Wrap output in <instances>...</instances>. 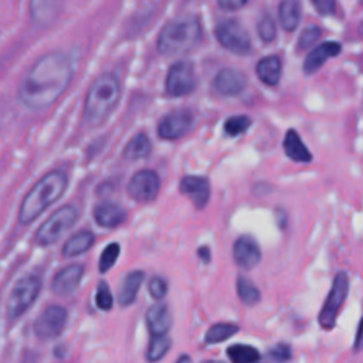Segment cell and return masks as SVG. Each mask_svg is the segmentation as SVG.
I'll list each match as a JSON object with an SVG mask.
<instances>
[{
  "instance_id": "1",
  "label": "cell",
  "mask_w": 363,
  "mask_h": 363,
  "mask_svg": "<svg viewBox=\"0 0 363 363\" xmlns=\"http://www.w3.org/2000/svg\"><path fill=\"white\" fill-rule=\"evenodd\" d=\"M72 62L65 52L52 51L40 57L21 78L17 99L30 111H43L52 105L68 88Z\"/></svg>"
},
{
  "instance_id": "2",
  "label": "cell",
  "mask_w": 363,
  "mask_h": 363,
  "mask_svg": "<svg viewBox=\"0 0 363 363\" xmlns=\"http://www.w3.org/2000/svg\"><path fill=\"white\" fill-rule=\"evenodd\" d=\"M68 186L67 174L62 170H51L43 176L24 196L18 208V223L27 225L55 203Z\"/></svg>"
},
{
  "instance_id": "3",
  "label": "cell",
  "mask_w": 363,
  "mask_h": 363,
  "mask_svg": "<svg viewBox=\"0 0 363 363\" xmlns=\"http://www.w3.org/2000/svg\"><path fill=\"white\" fill-rule=\"evenodd\" d=\"M119 96L118 78L111 72L99 75L88 89L84 104V122L92 128L102 125L116 108Z\"/></svg>"
},
{
  "instance_id": "4",
  "label": "cell",
  "mask_w": 363,
  "mask_h": 363,
  "mask_svg": "<svg viewBox=\"0 0 363 363\" xmlns=\"http://www.w3.org/2000/svg\"><path fill=\"white\" fill-rule=\"evenodd\" d=\"M201 40V27L196 17H179L169 21L157 37V51L176 55L193 50Z\"/></svg>"
},
{
  "instance_id": "5",
  "label": "cell",
  "mask_w": 363,
  "mask_h": 363,
  "mask_svg": "<svg viewBox=\"0 0 363 363\" xmlns=\"http://www.w3.org/2000/svg\"><path fill=\"white\" fill-rule=\"evenodd\" d=\"M77 207L72 204H65L57 208L35 231V241L41 247H48L55 244L77 221Z\"/></svg>"
},
{
  "instance_id": "6",
  "label": "cell",
  "mask_w": 363,
  "mask_h": 363,
  "mask_svg": "<svg viewBox=\"0 0 363 363\" xmlns=\"http://www.w3.org/2000/svg\"><path fill=\"white\" fill-rule=\"evenodd\" d=\"M41 291V278L38 275H27L17 281L10 292L6 305V315L9 319H16L23 315L38 298Z\"/></svg>"
},
{
  "instance_id": "7",
  "label": "cell",
  "mask_w": 363,
  "mask_h": 363,
  "mask_svg": "<svg viewBox=\"0 0 363 363\" xmlns=\"http://www.w3.org/2000/svg\"><path fill=\"white\" fill-rule=\"evenodd\" d=\"M347 292H349V277L346 272L340 271L333 278L332 288L318 315V322L322 329L330 330L335 326L336 318L343 306V302L346 301Z\"/></svg>"
},
{
  "instance_id": "8",
  "label": "cell",
  "mask_w": 363,
  "mask_h": 363,
  "mask_svg": "<svg viewBox=\"0 0 363 363\" xmlns=\"http://www.w3.org/2000/svg\"><path fill=\"white\" fill-rule=\"evenodd\" d=\"M164 88L166 94L172 98L191 94L196 88L194 67L189 61H176L167 71Z\"/></svg>"
},
{
  "instance_id": "9",
  "label": "cell",
  "mask_w": 363,
  "mask_h": 363,
  "mask_svg": "<svg viewBox=\"0 0 363 363\" xmlns=\"http://www.w3.org/2000/svg\"><path fill=\"white\" fill-rule=\"evenodd\" d=\"M218 43L234 54H247L251 50V40L244 27L235 20H224L216 27Z\"/></svg>"
},
{
  "instance_id": "10",
  "label": "cell",
  "mask_w": 363,
  "mask_h": 363,
  "mask_svg": "<svg viewBox=\"0 0 363 363\" xmlns=\"http://www.w3.org/2000/svg\"><path fill=\"white\" fill-rule=\"evenodd\" d=\"M67 311L60 305H51L44 309L35 319L34 335L41 340H51L60 336L67 325Z\"/></svg>"
},
{
  "instance_id": "11",
  "label": "cell",
  "mask_w": 363,
  "mask_h": 363,
  "mask_svg": "<svg viewBox=\"0 0 363 363\" xmlns=\"http://www.w3.org/2000/svg\"><path fill=\"white\" fill-rule=\"evenodd\" d=\"M160 189V179L156 172L143 169L135 173L128 183L130 199L139 203H147L156 199Z\"/></svg>"
},
{
  "instance_id": "12",
  "label": "cell",
  "mask_w": 363,
  "mask_h": 363,
  "mask_svg": "<svg viewBox=\"0 0 363 363\" xmlns=\"http://www.w3.org/2000/svg\"><path fill=\"white\" fill-rule=\"evenodd\" d=\"M194 123V116L189 109H179L164 115L157 123V135L164 140H174L186 135Z\"/></svg>"
},
{
  "instance_id": "13",
  "label": "cell",
  "mask_w": 363,
  "mask_h": 363,
  "mask_svg": "<svg viewBox=\"0 0 363 363\" xmlns=\"http://www.w3.org/2000/svg\"><path fill=\"white\" fill-rule=\"evenodd\" d=\"M179 189L182 194L187 196L196 208H204L210 199V183L207 177L189 174L180 179Z\"/></svg>"
},
{
  "instance_id": "14",
  "label": "cell",
  "mask_w": 363,
  "mask_h": 363,
  "mask_svg": "<svg viewBox=\"0 0 363 363\" xmlns=\"http://www.w3.org/2000/svg\"><path fill=\"white\" fill-rule=\"evenodd\" d=\"M82 275L84 267L81 264H69L54 275L51 281V291L58 296H68L78 288Z\"/></svg>"
},
{
  "instance_id": "15",
  "label": "cell",
  "mask_w": 363,
  "mask_h": 363,
  "mask_svg": "<svg viewBox=\"0 0 363 363\" xmlns=\"http://www.w3.org/2000/svg\"><path fill=\"white\" fill-rule=\"evenodd\" d=\"M233 258L242 269L254 268L261 259V250L258 242L250 235H241L233 245Z\"/></svg>"
},
{
  "instance_id": "16",
  "label": "cell",
  "mask_w": 363,
  "mask_h": 363,
  "mask_svg": "<svg viewBox=\"0 0 363 363\" xmlns=\"http://www.w3.org/2000/svg\"><path fill=\"white\" fill-rule=\"evenodd\" d=\"M213 85L218 94L225 96H235L244 91L247 85V78L241 71L233 68H223L214 77Z\"/></svg>"
},
{
  "instance_id": "17",
  "label": "cell",
  "mask_w": 363,
  "mask_h": 363,
  "mask_svg": "<svg viewBox=\"0 0 363 363\" xmlns=\"http://www.w3.org/2000/svg\"><path fill=\"white\" fill-rule=\"evenodd\" d=\"M342 47L339 43L335 41H326L313 48L303 61V72L305 74H313L318 71L329 58L336 57L340 52Z\"/></svg>"
},
{
  "instance_id": "18",
  "label": "cell",
  "mask_w": 363,
  "mask_h": 363,
  "mask_svg": "<svg viewBox=\"0 0 363 363\" xmlns=\"http://www.w3.org/2000/svg\"><path fill=\"white\" fill-rule=\"evenodd\" d=\"M62 9V0H31L30 16L37 26L52 23Z\"/></svg>"
},
{
  "instance_id": "19",
  "label": "cell",
  "mask_w": 363,
  "mask_h": 363,
  "mask_svg": "<svg viewBox=\"0 0 363 363\" xmlns=\"http://www.w3.org/2000/svg\"><path fill=\"white\" fill-rule=\"evenodd\" d=\"M94 218L98 225L105 228H115L126 218V211L116 203H99L94 208Z\"/></svg>"
},
{
  "instance_id": "20",
  "label": "cell",
  "mask_w": 363,
  "mask_h": 363,
  "mask_svg": "<svg viewBox=\"0 0 363 363\" xmlns=\"http://www.w3.org/2000/svg\"><path fill=\"white\" fill-rule=\"evenodd\" d=\"M146 325L150 335H166L172 326V315L166 305L157 303L147 309Z\"/></svg>"
},
{
  "instance_id": "21",
  "label": "cell",
  "mask_w": 363,
  "mask_h": 363,
  "mask_svg": "<svg viewBox=\"0 0 363 363\" xmlns=\"http://www.w3.org/2000/svg\"><path fill=\"white\" fill-rule=\"evenodd\" d=\"M282 146L285 155L294 162L309 163L312 160V153L308 150V147L305 146V143L302 142L301 136L295 129L286 130Z\"/></svg>"
},
{
  "instance_id": "22",
  "label": "cell",
  "mask_w": 363,
  "mask_h": 363,
  "mask_svg": "<svg viewBox=\"0 0 363 363\" xmlns=\"http://www.w3.org/2000/svg\"><path fill=\"white\" fill-rule=\"evenodd\" d=\"M145 279L143 271H130L118 289V302L121 306H129L135 302L139 288Z\"/></svg>"
},
{
  "instance_id": "23",
  "label": "cell",
  "mask_w": 363,
  "mask_h": 363,
  "mask_svg": "<svg viewBox=\"0 0 363 363\" xmlns=\"http://www.w3.org/2000/svg\"><path fill=\"white\" fill-rule=\"evenodd\" d=\"M281 69H282L281 60L277 55L264 57L257 62V67H255L257 77L268 86H274L279 82Z\"/></svg>"
},
{
  "instance_id": "24",
  "label": "cell",
  "mask_w": 363,
  "mask_h": 363,
  "mask_svg": "<svg viewBox=\"0 0 363 363\" xmlns=\"http://www.w3.org/2000/svg\"><path fill=\"white\" fill-rule=\"evenodd\" d=\"M94 234L88 230H82L75 233L74 235H71L64 247H62V257L65 258H74L78 257L81 254H84L85 251H88V248L94 244Z\"/></svg>"
},
{
  "instance_id": "25",
  "label": "cell",
  "mask_w": 363,
  "mask_h": 363,
  "mask_svg": "<svg viewBox=\"0 0 363 363\" xmlns=\"http://www.w3.org/2000/svg\"><path fill=\"white\" fill-rule=\"evenodd\" d=\"M279 20L286 31H294L301 20L299 0H281Z\"/></svg>"
},
{
  "instance_id": "26",
  "label": "cell",
  "mask_w": 363,
  "mask_h": 363,
  "mask_svg": "<svg viewBox=\"0 0 363 363\" xmlns=\"http://www.w3.org/2000/svg\"><path fill=\"white\" fill-rule=\"evenodd\" d=\"M150 140L145 133H136L125 146L123 156L129 160H139L150 153Z\"/></svg>"
},
{
  "instance_id": "27",
  "label": "cell",
  "mask_w": 363,
  "mask_h": 363,
  "mask_svg": "<svg viewBox=\"0 0 363 363\" xmlns=\"http://www.w3.org/2000/svg\"><path fill=\"white\" fill-rule=\"evenodd\" d=\"M227 356L234 363H254L261 359V354L255 347L242 343H235L227 347Z\"/></svg>"
},
{
  "instance_id": "28",
  "label": "cell",
  "mask_w": 363,
  "mask_h": 363,
  "mask_svg": "<svg viewBox=\"0 0 363 363\" xmlns=\"http://www.w3.org/2000/svg\"><path fill=\"white\" fill-rule=\"evenodd\" d=\"M240 330V326L234 323H216L210 326V329L204 335V343L206 345H216L221 343L231 336H234Z\"/></svg>"
},
{
  "instance_id": "29",
  "label": "cell",
  "mask_w": 363,
  "mask_h": 363,
  "mask_svg": "<svg viewBox=\"0 0 363 363\" xmlns=\"http://www.w3.org/2000/svg\"><path fill=\"white\" fill-rule=\"evenodd\" d=\"M237 295L240 301L247 306H254L261 299V294L258 288L248 278L242 275L237 278Z\"/></svg>"
},
{
  "instance_id": "30",
  "label": "cell",
  "mask_w": 363,
  "mask_h": 363,
  "mask_svg": "<svg viewBox=\"0 0 363 363\" xmlns=\"http://www.w3.org/2000/svg\"><path fill=\"white\" fill-rule=\"evenodd\" d=\"M172 342L166 335H150L149 346L146 350V359L149 362L160 360L170 349Z\"/></svg>"
},
{
  "instance_id": "31",
  "label": "cell",
  "mask_w": 363,
  "mask_h": 363,
  "mask_svg": "<svg viewBox=\"0 0 363 363\" xmlns=\"http://www.w3.org/2000/svg\"><path fill=\"white\" fill-rule=\"evenodd\" d=\"M119 252H121V247L118 242H111L105 247V250L99 257V264H98V269L101 274H106L115 265L119 257Z\"/></svg>"
},
{
  "instance_id": "32",
  "label": "cell",
  "mask_w": 363,
  "mask_h": 363,
  "mask_svg": "<svg viewBox=\"0 0 363 363\" xmlns=\"http://www.w3.org/2000/svg\"><path fill=\"white\" fill-rule=\"evenodd\" d=\"M251 125V119L247 115H235V116H230L225 122H224V132L228 136H238L241 133H244Z\"/></svg>"
},
{
  "instance_id": "33",
  "label": "cell",
  "mask_w": 363,
  "mask_h": 363,
  "mask_svg": "<svg viewBox=\"0 0 363 363\" xmlns=\"http://www.w3.org/2000/svg\"><path fill=\"white\" fill-rule=\"evenodd\" d=\"M95 303L102 311H109L113 305V296L111 294V289L105 281H101L96 288L95 294Z\"/></svg>"
},
{
  "instance_id": "34",
  "label": "cell",
  "mask_w": 363,
  "mask_h": 363,
  "mask_svg": "<svg viewBox=\"0 0 363 363\" xmlns=\"http://www.w3.org/2000/svg\"><path fill=\"white\" fill-rule=\"evenodd\" d=\"M320 37V30L316 26H309L306 27L298 40V48L299 50H306L309 48L313 43H316V40Z\"/></svg>"
},
{
  "instance_id": "35",
  "label": "cell",
  "mask_w": 363,
  "mask_h": 363,
  "mask_svg": "<svg viewBox=\"0 0 363 363\" xmlns=\"http://www.w3.org/2000/svg\"><path fill=\"white\" fill-rule=\"evenodd\" d=\"M258 34L259 37L265 41L269 43L275 38L277 35V28H275V23L269 16H265L264 18H261V21L258 23Z\"/></svg>"
},
{
  "instance_id": "36",
  "label": "cell",
  "mask_w": 363,
  "mask_h": 363,
  "mask_svg": "<svg viewBox=\"0 0 363 363\" xmlns=\"http://www.w3.org/2000/svg\"><path fill=\"white\" fill-rule=\"evenodd\" d=\"M147 288H149L152 298H155V299H162L167 294V282L162 277H152Z\"/></svg>"
},
{
  "instance_id": "37",
  "label": "cell",
  "mask_w": 363,
  "mask_h": 363,
  "mask_svg": "<svg viewBox=\"0 0 363 363\" xmlns=\"http://www.w3.org/2000/svg\"><path fill=\"white\" fill-rule=\"evenodd\" d=\"M268 357L277 362H286L292 357V352L286 343H278L268 350Z\"/></svg>"
},
{
  "instance_id": "38",
  "label": "cell",
  "mask_w": 363,
  "mask_h": 363,
  "mask_svg": "<svg viewBox=\"0 0 363 363\" xmlns=\"http://www.w3.org/2000/svg\"><path fill=\"white\" fill-rule=\"evenodd\" d=\"M313 4L316 10L323 16L335 13V0H313Z\"/></svg>"
},
{
  "instance_id": "39",
  "label": "cell",
  "mask_w": 363,
  "mask_h": 363,
  "mask_svg": "<svg viewBox=\"0 0 363 363\" xmlns=\"http://www.w3.org/2000/svg\"><path fill=\"white\" fill-rule=\"evenodd\" d=\"M248 0H217V4L223 10H237L241 9Z\"/></svg>"
},
{
  "instance_id": "40",
  "label": "cell",
  "mask_w": 363,
  "mask_h": 363,
  "mask_svg": "<svg viewBox=\"0 0 363 363\" xmlns=\"http://www.w3.org/2000/svg\"><path fill=\"white\" fill-rule=\"evenodd\" d=\"M362 349H363V318L360 319L357 333H356V337H354V345H353L354 352H360Z\"/></svg>"
},
{
  "instance_id": "41",
  "label": "cell",
  "mask_w": 363,
  "mask_h": 363,
  "mask_svg": "<svg viewBox=\"0 0 363 363\" xmlns=\"http://www.w3.org/2000/svg\"><path fill=\"white\" fill-rule=\"evenodd\" d=\"M197 254H199V257H200V259L204 262V264H208L210 262V258H211V254H210V250H208V247H200L199 248V251H197Z\"/></svg>"
},
{
  "instance_id": "42",
  "label": "cell",
  "mask_w": 363,
  "mask_h": 363,
  "mask_svg": "<svg viewBox=\"0 0 363 363\" xmlns=\"http://www.w3.org/2000/svg\"><path fill=\"white\" fill-rule=\"evenodd\" d=\"M182 360H189V356H180V357L177 359V362H182Z\"/></svg>"
},
{
  "instance_id": "43",
  "label": "cell",
  "mask_w": 363,
  "mask_h": 363,
  "mask_svg": "<svg viewBox=\"0 0 363 363\" xmlns=\"http://www.w3.org/2000/svg\"><path fill=\"white\" fill-rule=\"evenodd\" d=\"M360 1H362V4H363V0H360Z\"/></svg>"
}]
</instances>
